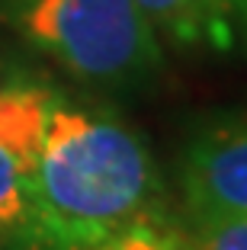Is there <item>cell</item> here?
<instances>
[{
  "label": "cell",
  "instance_id": "cell-1",
  "mask_svg": "<svg viewBox=\"0 0 247 250\" xmlns=\"http://www.w3.org/2000/svg\"><path fill=\"white\" fill-rule=\"evenodd\" d=\"M160 215L151 151L112 112L51 96L36 164V250H93Z\"/></svg>",
  "mask_w": 247,
  "mask_h": 250
},
{
  "label": "cell",
  "instance_id": "cell-2",
  "mask_svg": "<svg viewBox=\"0 0 247 250\" xmlns=\"http://www.w3.org/2000/svg\"><path fill=\"white\" fill-rule=\"evenodd\" d=\"M0 22L100 87H132L160 64L157 36L135 0H0Z\"/></svg>",
  "mask_w": 247,
  "mask_h": 250
},
{
  "label": "cell",
  "instance_id": "cell-3",
  "mask_svg": "<svg viewBox=\"0 0 247 250\" xmlns=\"http://www.w3.org/2000/svg\"><path fill=\"white\" fill-rule=\"evenodd\" d=\"M51 90L0 87V250H36V164Z\"/></svg>",
  "mask_w": 247,
  "mask_h": 250
},
{
  "label": "cell",
  "instance_id": "cell-4",
  "mask_svg": "<svg viewBox=\"0 0 247 250\" xmlns=\"http://www.w3.org/2000/svg\"><path fill=\"white\" fill-rule=\"evenodd\" d=\"M180 186L193 221L247 215V125L199 135L183 154Z\"/></svg>",
  "mask_w": 247,
  "mask_h": 250
},
{
  "label": "cell",
  "instance_id": "cell-5",
  "mask_svg": "<svg viewBox=\"0 0 247 250\" xmlns=\"http://www.w3.org/2000/svg\"><path fill=\"white\" fill-rule=\"evenodd\" d=\"M151 29H164L177 42L228 45L231 0H135Z\"/></svg>",
  "mask_w": 247,
  "mask_h": 250
},
{
  "label": "cell",
  "instance_id": "cell-6",
  "mask_svg": "<svg viewBox=\"0 0 247 250\" xmlns=\"http://www.w3.org/2000/svg\"><path fill=\"white\" fill-rule=\"evenodd\" d=\"M93 250H199V247L193 244V237L186 231L170 228L157 215V218L138 221V225L119 231L116 237L96 244Z\"/></svg>",
  "mask_w": 247,
  "mask_h": 250
},
{
  "label": "cell",
  "instance_id": "cell-7",
  "mask_svg": "<svg viewBox=\"0 0 247 250\" xmlns=\"http://www.w3.org/2000/svg\"><path fill=\"white\" fill-rule=\"evenodd\" d=\"M199 250H247V215L231 218H199L186 231Z\"/></svg>",
  "mask_w": 247,
  "mask_h": 250
},
{
  "label": "cell",
  "instance_id": "cell-8",
  "mask_svg": "<svg viewBox=\"0 0 247 250\" xmlns=\"http://www.w3.org/2000/svg\"><path fill=\"white\" fill-rule=\"evenodd\" d=\"M241 3H244V13H247V0H241Z\"/></svg>",
  "mask_w": 247,
  "mask_h": 250
}]
</instances>
